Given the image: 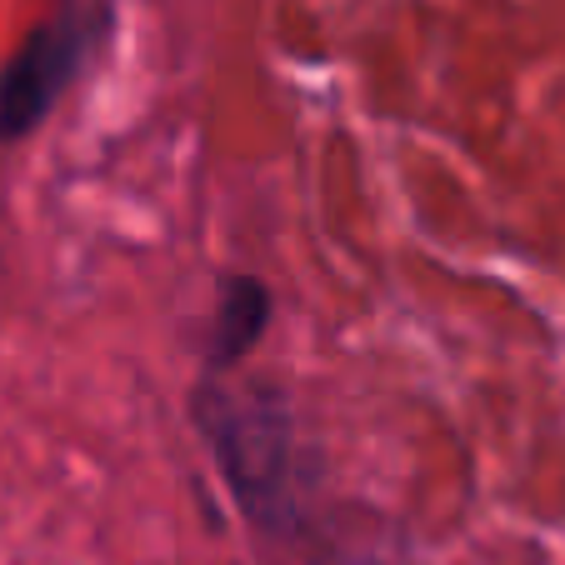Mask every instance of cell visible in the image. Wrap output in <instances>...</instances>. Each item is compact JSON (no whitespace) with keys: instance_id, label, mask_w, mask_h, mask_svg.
<instances>
[{"instance_id":"obj_3","label":"cell","mask_w":565,"mask_h":565,"mask_svg":"<svg viewBox=\"0 0 565 565\" xmlns=\"http://www.w3.org/2000/svg\"><path fill=\"white\" fill-rule=\"evenodd\" d=\"M270 320V296L256 276H231L221 290V306H215V326L211 341H205V361L215 371H231L235 361H246L250 345L266 335Z\"/></svg>"},{"instance_id":"obj_1","label":"cell","mask_w":565,"mask_h":565,"mask_svg":"<svg viewBox=\"0 0 565 565\" xmlns=\"http://www.w3.org/2000/svg\"><path fill=\"white\" fill-rule=\"evenodd\" d=\"M195 420L211 436V450L231 480L235 501L266 525L290 521L300 501V450L276 395L246 381H211L195 395Z\"/></svg>"},{"instance_id":"obj_2","label":"cell","mask_w":565,"mask_h":565,"mask_svg":"<svg viewBox=\"0 0 565 565\" xmlns=\"http://www.w3.org/2000/svg\"><path fill=\"white\" fill-rule=\"evenodd\" d=\"M110 31V6L106 0H86V6H65L61 21L35 31L25 51L6 65L0 75V140H15L61 100L71 86V75L81 71L86 51L106 41Z\"/></svg>"}]
</instances>
